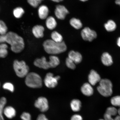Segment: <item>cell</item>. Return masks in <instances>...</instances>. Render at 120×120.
<instances>
[{
    "mask_svg": "<svg viewBox=\"0 0 120 120\" xmlns=\"http://www.w3.org/2000/svg\"><path fill=\"white\" fill-rule=\"evenodd\" d=\"M101 79L99 75L96 71L93 70H91L88 76V81L90 84L92 86H94L98 82H99Z\"/></svg>",
    "mask_w": 120,
    "mask_h": 120,
    "instance_id": "8fae6325",
    "label": "cell"
},
{
    "mask_svg": "<svg viewBox=\"0 0 120 120\" xmlns=\"http://www.w3.org/2000/svg\"><path fill=\"white\" fill-rule=\"evenodd\" d=\"M82 117L81 115L77 114H75L71 117L70 120H82Z\"/></svg>",
    "mask_w": 120,
    "mask_h": 120,
    "instance_id": "d6a6232c",
    "label": "cell"
},
{
    "mask_svg": "<svg viewBox=\"0 0 120 120\" xmlns=\"http://www.w3.org/2000/svg\"><path fill=\"white\" fill-rule=\"evenodd\" d=\"M81 90L82 93L87 96H90L94 93V89L92 85L87 82L83 84L81 88Z\"/></svg>",
    "mask_w": 120,
    "mask_h": 120,
    "instance_id": "4fadbf2b",
    "label": "cell"
},
{
    "mask_svg": "<svg viewBox=\"0 0 120 120\" xmlns=\"http://www.w3.org/2000/svg\"><path fill=\"white\" fill-rule=\"evenodd\" d=\"M3 88L11 92L14 91V87L12 84L10 82H7L3 85Z\"/></svg>",
    "mask_w": 120,
    "mask_h": 120,
    "instance_id": "f546056e",
    "label": "cell"
},
{
    "mask_svg": "<svg viewBox=\"0 0 120 120\" xmlns=\"http://www.w3.org/2000/svg\"><path fill=\"white\" fill-rule=\"evenodd\" d=\"M66 64L67 67L71 69L74 70L76 68V64L68 57L66 60Z\"/></svg>",
    "mask_w": 120,
    "mask_h": 120,
    "instance_id": "f1b7e54d",
    "label": "cell"
},
{
    "mask_svg": "<svg viewBox=\"0 0 120 120\" xmlns=\"http://www.w3.org/2000/svg\"><path fill=\"white\" fill-rule=\"evenodd\" d=\"M104 117V119L105 120H114L112 116L106 113L105 114Z\"/></svg>",
    "mask_w": 120,
    "mask_h": 120,
    "instance_id": "e575fe53",
    "label": "cell"
},
{
    "mask_svg": "<svg viewBox=\"0 0 120 120\" xmlns=\"http://www.w3.org/2000/svg\"><path fill=\"white\" fill-rule=\"evenodd\" d=\"M112 85L109 79H101L99 82V85L97 87V90L101 95L105 97L111 95L112 93Z\"/></svg>",
    "mask_w": 120,
    "mask_h": 120,
    "instance_id": "277c9868",
    "label": "cell"
},
{
    "mask_svg": "<svg viewBox=\"0 0 120 120\" xmlns=\"http://www.w3.org/2000/svg\"><path fill=\"white\" fill-rule=\"evenodd\" d=\"M82 38L85 41H92L97 37V34L95 31L91 30L88 27H86L81 32Z\"/></svg>",
    "mask_w": 120,
    "mask_h": 120,
    "instance_id": "ba28073f",
    "label": "cell"
},
{
    "mask_svg": "<svg viewBox=\"0 0 120 120\" xmlns=\"http://www.w3.org/2000/svg\"><path fill=\"white\" fill-rule=\"evenodd\" d=\"M104 26L106 30L109 32L114 31L117 27L116 23L112 19L108 21L105 24Z\"/></svg>",
    "mask_w": 120,
    "mask_h": 120,
    "instance_id": "ffe728a7",
    "label": "cell"
},
{
    "mask_svg": "<svg viewBox=\"0 0 120 120\" xmlns=\"http://www.w3.org/2000/svg\"><path fill=\"white\" fill-rule=\"evenodd\" d=\"M117 44L118 46L120 47V37L118 38L117 40Z\"/></svg>",
    "mask_w": 120,
    "mask_h": 120,
    "instance_id": "d590c367",
    "label": "cell"
},
{
    "mask_svg": "<svg viewBox=\"0 0 120 120\" xmlns=\"http://www.w3.org/2000/svg\"><path fill=\"white\" fill-rule=\"evenodd\" d=\"M16 111L11 106H7L4 108V114L9 119H12L14 118L16 115Z\"/></svg>",
    "mask_w": 120,
    "mask_h": 120,
    "instance_id": "e0dca14e",
    "label": "cell"
},
{
    "mask_svg": "<svg viewBox=\"0 0 120 120\" xmlns=\"http://www.w3.org/2000/svg\"><path fill=\"white\" fill-rule=\"evenodd\" d=\"M98 120H105L104 119H100Z\"/></svg>",
    "mask_w": 120,
    "mask_h": 120,
    "instance_id": "b9f144b4",
    "label": "cell"
},
{
    "mask_svg": "<svg viewBox=\"0 0 120 120\" xmlns=\"http://www.w3.org/2000/svg\"><path fill=\"white\" fill-rule=\"evenodd\" d=\"M37 120H49L45 115L41 114L39 115L37 118Z\"/></svg>",
    "mask_w": 120,
    "mask_h": 120,
    "instance_id": "836d02e7",
    "label": "cell"
},
{
    "mask_svg": "<svg viewBox=\"0 0 120 120\" xmlns=\"http://www.w3.org/2000/svg\"><path fill=\"white\" fill-rule=\"evenodd\" d=\"M20 117L22 120H31V115L28 112H23L21 115Z\"/></svg>",
    "mask_w": 120,
    "mask_h": 120,
    "instance_id": "1f68e13d",
    "label": "cell"
},
{
    "mask_svg": "<svg viewBox=\"0 0 120 120\" xmlns=\"http://www.w3.org/2000/svg\"><path fill=\"white\" fill-rule=\"evenodd\" d=\"M46 25L49 29L52 30L56 27L57 23L54 18L52 16H50L46 19Z\"/></svg>",
    "mask_w": 120,
    "mask_h": 120,
    "instance_id": "d6986e66",
    "label": "cell"
},
{
    "mask_svg": "<svg viewBox=\"0 0 120 120\" xmlns=\"http://www.w3.org/2000/svg\"><path fill=\"white\" fill-rule=\"evenodd\" d=\"M51 0L54 1V2L59 3L61 2V1H63L64 0Z\"/></svg>",
    "mask_w": 120,
    "mask_h": 120,
    "instance_id": "8d00e7d4",
    "label": "cell"
},
{
    "mask_svg": "<svg viewBox=\"0 0 120 120\" xmlns=\"http://www.w3.org/2000/svg\"><path fill=\"white\" fill-rule=\"evenodd\" d=\"M49 8L45 5H42L39 8L38 14L40 18L42 19H47L49 14Z\"/></svg>",
    "mask_w": 120,
    "mask_h": 120,
    "instance_id": "2e32d148",
    "label": "cell"
},
{
    "mask_svg": "<svg viewBox=\"0 0 120 120\" xmlns=\"http://www.w3.org/2000/svg\"><path fill=\"white\" fill-rule=\"evenodd\" d=\"M79 0L82 1V2H85L88 0Z\"/></svg>",
    "mask_w": 120,
    "mask_h": 120,
    "instance_id": "60d3db41",
    "label": "cell"
},
{
    "mask_svg": "<svg viewBox=\"0 0 120 120\" xmlns=\"http://www.w3.org/2000/svg\"></svg>",
    "mask_w": 120,
    "mask_h": 120,
    "instance_id": "7bdbcfd3",
    "label": "cell"
},
{
    "mask_svg": "<svg viewBox=\"0 0 120 120\" xmlns=\"http://www.w3.org/2000/svg\"><path fill=\"white\" fill-rule=\"evenodd\" d=\"M45 28L41 25H36L34 26L32 29V32L34 36L37 38H43L44 36Z\"/></svg>",
    "mask_w": 120,
    "mask_h": 120,
    "instance_id": "5bb4252c",
    "label": "cell"
},
{
    "mask_svg": "<svg viewBox=\"0 0 120 120\" xmlns=\"http://www.w3.org/2000/svg\"><path fill=\"white\" fill-rule=\"evenodd\" d=\"M5 42L10 45L12 51L16 53L22 51L25 47L23 38L12 31L8 32L4 35H0V44Z\"/></svg>",
    "mask_w": 120,
    "mask_h": 120,
    "instance_id": "6da1fadb",
    "label": "cell"
},
{
    "mask_svg": "<svg viewBox=\"0 0 120 120\" xmlns=\"http://www.w3.org/2000/svg\"><path fill=\"white\" fill-rule=\"evenodd\" d=\"M13 68L16 75L19 78L26 77L29 73V67L23 61L15 60L13 62Z\"/></svg>",
    "mask_w": 120,
    "mask_h": 120,
    "instance_id": "5b68a950",
    "label": "cell"
},
{
    "mask_svg": "<svg viewBox=\"0 0 120 120\" xmlns=\"http://www.w3.org/2000/svg\"><path fill=\"white\" fill-rule=\"evenodd\" d=\"M69 13L68 10L64 6L58 5L56 6L55 13V16L58 19L64 20Z\"/></svg>",
    "mask_w": 120,
    "mask_h": 120,
    "instance_id": "30bf717a",
    "label": "cell"
},
{
    "mask_svg": "<svg viewBox=\"0 0 120 120\" xmlns=\"http://www.w3.org/2000/svg\"><path fill=\"white\" fill-rule=\"evenodd\" d=\"M68 57L75 64L80 63L82 60V55L79 52L71 50L69 52Z\"/></svg>",
    "mask_w": 120,
    "mask_h": 120,
    "instance_id": "7c38bea8",
    "label": "cell"
},
{
    "mask_svg": "<svg viewBox=\"0 0 120 120\" xmlns=\"http://www.w3.org/2000/svg\"><path fill=\"white\" fill-rule=\"evenodd\" d=\"M44 0H27L28 2L31 6L37 7Z\"/></svg>",
    "mask_w": 120,
    "mask_h": 120,
    "instance_id": "4dcf8cb0",
    "label": "cell"
},
{
    "mask_svg": "<svg viewBox=\"0 0 120 120\" xmlns=\"http://www.w3.org/2000/svg\"><path fill=\"white\" fill-rule=\"evenodd\" d=\"M101 59L102 63L106 66L111 65L113 63L112 56L107 52H105L103 54Z\"/></svg>",
    "mask_w": 120,
    "mask_h": 120,
    "instance_id": "9a60e30c",
    "label": "cell"
},
{
    "mask_svg": "<svg viewBox=\"0 0 120 120\" xmlns=\"http://www.w3.org/2000/svg\"><path fill=\"white\" fill-rule=\"evenodd\" d=\"M118 113L119 116H120V107L119 109H118Z\"/></svg>",
    "mask_w": 120,
    "mask_h": 120,
    "instance_id": "ab89813d",
    "label": "cell"
},
{
    "mask_svg": "<svg viewBox=\"0 0 120 120\" xmlns=\"http://www.w3.org/2000/svg\"><path fill=\"white\" fill-rule=\"evenodd\" d=\"M70 23L72 26L76 29H80L82 26V24L80 20L75 18H73L70 19Z\"/></svg>",
    "mask_w": 120,
    "mask_h": 120,
    "instance_id": "44dd1931",
    "label": "cell"
},
{
    "mask_svg": "<svg viewBox=\"0 0 120 120\" xmlns=\"http://www.w3.org/2000/svg\"><path fill=\"white\" fill-rule=\"evenodd\" d=\"M70 106L71 110L73 112H78L80 110L82 107L81 102L77 99H74L71 101Z\"/></svg>",
    "mask_w": 120,
    "mask_h": 120,
    "instance_id": "ac0fdd59",
    "label": "cell"
},
{
    "mask_svg": "<svg viewBox=\"0 0 120 120\" xmlns=\"http://www.w3.org/2000/svg\"><path fill=\"white\" fill-rule=\"evenodd\" d=\"M115 3L116 4L119 5L120 7V0H116Z\"/></svg>",
    "mask_w": 120,
    "mask_h": 120,
    "instance_id": "f35d334b",
    "label": "cell"
},
{
    "mask_svg": "<svg viewBox=\"0 0 120 120\" xmlns=\"http://www.w3.org/2000/svg\"><path fill=\"white\" fill-rule=\"evenodd\" d=\"M111 103L114 107H120V96H117L112 98Z\"/></svg>",
    "mask_w": 120,
    "mask_h": 120,
    "instance_id": "484cf974",
    "label": "cell"
},
{
    "mask_svg": "<svg viewBox=\"0 0 120 120\" xmlns=\"http://www.w3.org/2000/svg\"><path fill=\"white\" fill-rule=\"evenodd\" d=\"M7 103V100L5 98L2 97L0 99V120H4V112Z\"/></svg>",
    "mask_w": 120,
    "mask_h": 120,
    "instance_id": "7402d4cb",
    "label": "cell"
},
{
    "mask_svg": "<svg viewBox=\"0 0 120 120\" xmlns=\"http://www.w3.org/2000/svg\"><path fill=\"white\" fill-rule=\"evenodd\" d=\"M25 77V84L29 87L40 88L42 86V81L41 78L37 73H29Z\"/></svg>",
    "mask_w": 120,
    "mask_h": 120,
    "instance_id": "3957f363",
    "label": "cell"
},
{
    "mask_svg": "<svg viewBox=\"0 0 120 120\" xmlns=\"http://www.w3.org/2000/svg\"><path fill=\"white\" fill-rule=\"evenodd\" d=\"M60 79V77L59 76L54 77L52 73H48L45 78L44 83L47 87L53 88L57 85L58 81Z\"/></svg>",
    "mask_w": 120,
    "mask_h": 120,
    "instance_id": "52a82bcc",
    "label": "cell"
},
{
    "mask_svg": "<svg viewBox=\"0 0 120 120\" xmlns=\"http://www.w3.org/2000/svg\"><path fill=\"white\" fill-rule=\"evenodd\" d=\"M105 113L112 116H115L118 113V110L114 106H110L106 109Z\"/></svg>",
    "mask_w": 120,
    "mask_h": 120,
    "instance_id": "4316f807",
    "label": "cell"
},
{
    "mask_svg": "<svg viewBox=\"0 0 120 120\" xmlns=\"http://www.w3.org/2000/svg\"><path fill=\"white\" fill-rule=\"evenodd\" d=\"M43 46L45 52L52 55L58 54L66 51L67 46L65 42H56L52 40H47L43 43Z\"/></svg>",
    "mask_w": 120,
    "mask_h": 120,
    "instance_id": "7a4b0ae2",
    "label": "cell"
},
{
    "mask_svg": "<svg viewBox=\"0 0 120 120\" xmlns=\"http://www.w3.org/2000/svg\"><path fill=\"white\" fill-rule=\"evenodd\" d=\"M114 120H120V116L119 115H117L114 118Z\"/></svg>",
    "mask_w": 120,
    "mask_h": 120,
    "instance_id": "74e56055",
    "label": "cell"
},
{
    "mask_svg": "<svg viewBox=\"0 0 120 120\" xmlns=\"http://www.w3.org/2000/svg\"><path fill=\"white\" fill-rule=\"evenodd\" d=\"M8 46L5 43L0 44V58H5L8 54Z\"/></svg>",
    "mask_w": 120,
    "mask_h": 120,
    "instance_id": "603a6c76",
    "label": "cell"
},
{
    "mask_svg": "<svg viewBox=\"0 0 120 120\" xmlns=\"http://www.w3.org/2000/svg\"><path fill=\"white\" fill-rule=\"evenodd\" d=\"M34 105L40 111L44 112L47 111L49 108V102L46 98L40 97L36 100Z\"/></svg>",
    "mask_w": 120,
    "mask_h": 120,
    "instance_id": "9c48e42d",
    "label": "cell"
},
{
    "mask_svg": "<svg viewBox=\"0 0 120 120\" xmlns=\"http://www.w3.org/2000/svg\"><path fill=\"white\" fill-rule=\"evenodd\" d=\"M8 28L4 22L0 20V35H5L7 33Z\"/></svg>",
    "mask_w": 120,
    "mask_h": 120,
    "instance_id": "83f0119b",
    "label": "cell"
},
{
    "mask_svg": "<svg viewBox=\"0 0 120 120\" xmlns=\"http://www.w3.org/2000/svg\"><path fill=\"white\" fill-rule=\"evenodd\" d=\"M24 13V11L22 8H16L13 10V13L14 16L16 18H19L22 17Z\"/></svg>",
    "mask_w": 120,
    "mask_h": 120,
    "instance_id": "d4e9b609",
    "label": "cell"
},
{
    "mask_svg": "<svg viewBox=\"0 0 120 120\" xmlns=\"http://www.w3.org/2000/svg\"><path fill=\"white\" fill-rule=\"evenodd\" d=\"M51 37L52 40L56 42L61 43L63 41L62 36L56 31H54L52 33Z\"/></svg>",
    "mask_w": 120,
    "mask_h": 120,
    "instance_id": "cb8c5ba5",
    "label": "cell"
},
{
    "mask_svg": "<svg viewBox=\"0 0 120 120\" xmlns=\"http://www.w3.org/2000/svg\"><path fill=\"white\" fill-rule=\"evenodd\" d=\"M34 64L35 66L45 70L55 68V64L52 58H49V60L48 61L45 56L35 60Z\"/></svg>",
    "mask_w": 120,
    "mask_h": 120,
    "instance_id": "8992f818",
    "label": "cell"
}]
</instances>
